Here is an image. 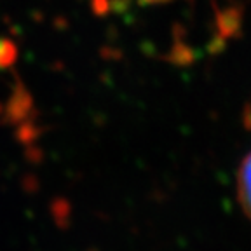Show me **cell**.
Instances as JSON below:
<instances>
[{
	"label": "cell",
	"mask_w": 251,
	"mask_h": 251,
	"mask_svg": "<svg viewBox=\"0 0 251 251\" xmlns=\"http://www.w3.org/2000/svg\"><path fill=\"white\" fill-rule=\"evenodd\" d=\"M237 197L244 213L251 220V152L244 157L237 173Z\"/></svg>",
	"instance_id": "obj_1"
},
{
	"label": "cell",
	"mask_w": 251,
	"mask_h": 251,
	"mask_svg": "<svg viewBox=\"0 0 251 251\" xmlns=\"http://www.w3.org/2000/svg\"><path fill=\"white\" fill-rule=\"evenodd\" d=\"M93 7L98 14H103V12L108 11L110 4H108V0H93Z\"/></svg>",
	"instance_id": "obj_5"
},
{
	"label": "cell",
	"mask_w": 251,
	"mask_h": 251,
	"mask_svg": "<svg viewBox=\"0 0 251 251\" xmlns=\"http://www.w3.org/2000/svg\"><path fill=\"white\" fill-rule=\"evenodd\" d=\"M164 2H169V0H141V4L150 5V4H164Z\"/></svg>",
	"instance_id": "obj_6"
},
{
	"label": "cell",
	"mask_w": 251,
	"mask_h": 251,
	"mask_svg": "<svg viewBox=\"0 0 251 251\" xmlns=\"http://www.w3.org/2000/svg\"><path fill=\"white\" fill-rule=\"evenodd\" d=\"M239 18L241 14L237 12V9H227L218 16V28L222 31L224 37L237 35L239 30Z\"/></svg>",
	"instance_id": "obj_2"
},
{
	"label": "cell",
	"mask_w": 251,
	"mask_h": 251,
	"mask_svg": "<svg viewBox=\"0 0 251 251\" xmlns=\"http://www.w3.org/2000/svg\"><path fill=\"white\" fill-rule=\"evenodd\" d=\"M28 105H30V100H28V94L25 93L23 87L18 89L14 100H12V108H11V115L14 117V121L21 119L25 114L28 112Z\"/></svg>",
	"instance_id": "obj_3"
},
{
	"label": "cell",
	"mask_w": 251,
	"mask_h": 251,
	"mask_svg": "<svg viewBox=\"0 0 251 251\" xmlns=\"http://www.w3.org/2000/svg\"><path fill=\"white\" fill-rule=\"evenodd\" d=\"M16 61V46L11 40H0V68L11 67Z\"/></svg>",
	"instance_id": "obj_4"
}]
</instances>
